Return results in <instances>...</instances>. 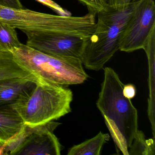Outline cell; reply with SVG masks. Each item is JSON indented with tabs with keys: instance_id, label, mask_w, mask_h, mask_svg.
<instances>
[{
	"instance_id": "6da1fadb",
	"label": "cell",
	"mask_w": 155,
	"mask_h": 155,
	"mask_svg": "<svg viewBox=\"0 0 155 155\" xmlns=\"http://www.w3.org/2000/svg\"><path fill=\"white\" fill-rule=\"evenodd\" d=\"M104 70L97 107L118 149L129 155V148L138 130L137 110L123 95L124 85L116 71L110 68Z\"/></svg>"
},
{
	"instance_id": "7a4b0ae2",
	"label": "cell",
	"mask_w": 155,
	"mask_h": 155,
	"mask_svg": "<svg viewBox=\"0 0 155 155\" xmlns=\"http://www.w3.org/2000/svg\"><path fill=\"white\" fill-rule=\"evenodd\" d=\"M130 5L120 8L110 6L98 13V20L90 37L85 39L81 60L88 69L99 71L120 50V40L132 15Z\"/></svg>"
},
{
	"instance_id": "3957f363",
	"label": "cell",
	"mask_w": 155,
	"mask_h": 155,
	"mask_svg": "<svg viewBox=\"0 0 155 155\" xmlns=\"http://www.w3.org/2000/svg\"><path fill=\"white\" fill-rule=\"evenodd\" d=\"M9 51L16 62L39 81L66 86L81 84L87 79L78 58L51 56L22 43Z\"/></svg>"
},
{
	"instance_id": "277c9868",
	"label": "cell",
	"mask_w": 155,
	"mask_h": 155,
	"mask_svg": "<svg viewBox=\"0 0 155 155\" xmlns=\"http://www.w3.org/2000/svg\"><path fill=\"white\" fill-rule=\"evenodd\" d=\"M95 17L88 12L81 17L54 15L0 5V22L21 31L62 33L86 39L95 29Z\"/></svg>"
},
{
	"instance_id": "5b68a950",
	"label": "cell",
	"mask_w": 155,
	"mask_h": 155,
	"mask_svg": "<svg viewBox=\"0 0 155 155\" xmlns=\"http://www.w3.org/2000/svg\"><path fill=\"white\" fill-rule=\"evenodd\" d=\"M73 94L65 86L45 81L36 84L26 101L14 107L24 123L43 125L58 119L71 111Z\"/></svg>"
},
{
	"instance_id": "8992f818",
	"label": "cell",
	"mask_w": 155,
	"mask_h": 155,
	"mask_svg": "<svg viewBox=\"0 0 155 155\" xmlns=\"http://www.w3.org/2000/svg\"><path fill=\"white\" fill-rule=\"evenodd\" d=\"M132 10L120 40V50L131 52L143 49L152 29L155 27L154 0H131Z\"/></svg>"
},
{
	"instance_id": "52a82bcc",
	"label": "cell",
	"mask_w": 155,
	"mask_h": 155,
	"mask_svg": "<svg viewBox=\"0 0 155 155\" xmlns=\"http://www.w3.org/2000/svg\"><path fill=\"white\" fill-rule=\"evenodd\" d=\"M28 37L26 45L48 55L70 57L81 59L85 39L62 33L24 31Z\"/></svg>"
},
{
	"instance_id": "ba28073f",
	"label": "cell",
	"mask_w": 155,
	"mask_h": 155,
	"mask_svg": "<svg viewBox=\"0 0 155 155\" xmlns=\"http://www.w3.org/2000/svg\"><path fill=\"white\" fill-rule=\"evenodd\" d=\"M60 123L50 121L43 125H27L28 135L16 155H60L61 145L53 133Z\"/></svg>"
},
{
	"instance_id": "9c48e42d",
	"label": "cell",
	"mask_w": 155,
	"mask_h": 155,
	"mask_svg": "<svg viewBox=\"0 0 155 155\" xmlns=\"http://www.w3.org/2000/svg\"><path fill=\"white\" fill-rule=\"evenodd\" d=\"M30 78H9L0 80V106H15L29 97L39 82Z\"/></svg>"
},
{
	"instance_id": "30bf717a",
	"label": "cell",
	"mask_w": 155,
	"mask_h": 155,
	"mask_svg": "<svg viewBox=\"0 0 155 155\" xmlns=\"http://www.w3.org/2000/svg\"><path fill=\"white\" fill-rule=\"evenodd\" d=\"M25 123L12 106H0V144L6 143L19 133Z\"/></svg>"
},
{
	"instance_id": "8fae6325",
	"label": "cell",
	"mask_w": 155,
	"mask_h": 155,
	"mask_svg": "<svg viewBox=\"0 0 155 155\" xmlns=\"http://www.w3.org/2000/svg\"><path fill=\"white\" fill-rule=\"evenodd\" d=\"M14 78L38 80L16 62L11 51L0 50V80Z\"/></svg>"
},
{
	"instance_id": "7c38bea8",
	"label": "cell",
	"mask_w": 155,
	"mask_h": 155,
	"mask_svg": "<svg viewBox=\"0 0 155 155\" xmlns=\"http://www.w3.org/2000/svg\"><path fill=\"white\" fill-rule=\"evenodd\" d=\"M109 139L108 134L100 131L94 137L71 148L68 155H100L102 146Z\"/></svg>"
},
{
	"instance_id": "4fadbf2b",
	"label": "cell",
	"mask_w": 155,
	"mask_h": 155,
	"mask_svg": "<svg viewBox=\"0 0 155 155\" xmlns=\"http://www.w3.org/2000/svg\"><path fill=\"white\" fill-rule=\"evenodd\" d=\"M15 29L9 24L0 22V48L2 51H9L21 45Z\"/></svg>"
},
{
	"instance_id": "5bb4252c",
	"label": "cell",
	"mask_w": 155,
	"mask_h": 155,
	"mask_svg": "<svg viewBox=\"0 0 155 155\" xmlns=\"http://www.w3.org/2000/svg\"><path fill=\"white\" fill-rule=\"evenodd\" d=\"M154 150L153 140H147L144 133L138 130L129 148V155H154Z\"/></svg>"
},
{
	"instance_id": "9a60e30c",
	"label": "cell",
	"mask_w": 155,
	"mask_h": 155,
	"mask_svg": "<svg viewBox=\"0 0 155 155\" xmlns=\"http://www.w3.org/2000/svg\"><path fill=\"white\" fill-rule=\"evenodd\" d=\"M86 6L88 12L97 15L101 12L105 11L109 8L107 0H78Z\"/></svg>"
},
{
	"instance_id": "2e32d148",
	"label": "cell",
	"mask_w": 155,
	"mask_h": 155,
	"mask_svg": "<svg viewBox=\"0 0 155 155\" xmlns=\"http://www.w3.org/2000/svg\"><path fill=\"white\" fill-rule=\"evenodd\" d=\"M37 1L42 3L43 5H46L49 7L51 9L61 16H71V13L68 11L64 9L58 4L54 2L52 0H36Z\"/></svg>"
},
{
	"instance_id": "e0dca14e",
	"label": "cell",
	"mask_w": 155,
	"mask_h": 155,
	"mask_svg": "<svg viewBox=\"0 0 155 155\" xmlns=\"http://www.w3.org/2000/svg\"><path fill=\"white\" fill-rule=\"evenodd\" d=\"M0 5L12 8H23L20 0H0Z\"/></svg>"
},
{
	"instance_id": "ac0fdd59",
	"label": "cell",
	"mask_w": 155,
	"mask_h": 155,
	"mask_svg": "<svg viewBox=\"0 0 155 155\" xmlns=\"http://www.w3.org/2000/svg\"><path fill=\"white\" fill-rule=\"evenodd\" d=\"M123 93L126 97L130 99L133 98L136 94V89L135 86L131 84L124 85L123 88Z\"/></svg>"
},
{
	"instance_id": "d6986e66",
	"label": "cell",
	"mask_w": 155,
	"mask_h": 155,
	"mask_svg": "<svg viewBox=\"0 0 155 155\" xmlns=\"http://www.w3.org/2000/svg\"><path fill=\"white\" fill-rule=\"evenodd\" d=\"M131 0H108L109 5L115 8H120L129 5Z\"/></svg>"
},
{
	"instance_id": "ffe728a7",
	"label": "cell",
	"mask_w": 155,
	"mask_h": 155,
	"mask_svg": "<svg viewBox=\"0 0 155 155\" xmlns=\"http://www.w3.org/2000/svg\"><path fill=\"white\" fill-rule=\"evenodd\" d=\"M0 50H1V48H0Z\"/></svg>"
}]
</instances>
